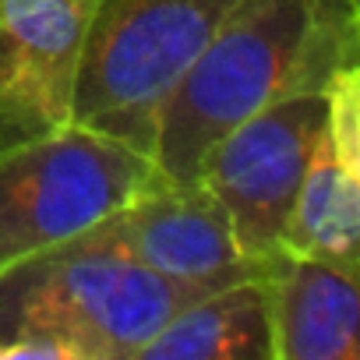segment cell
I'll list each match as a JSON object with an SVG mask.
<instances>
[{"mask_svg":"<svg viewBox=\"0 0 360 360\" xmlns=\"http://www.w3.org/2000/svg\"><path fill=\"white\" fill-rule=\"evenodd\" d=\"M103 226L134 262L188 286L219 290L265 269V262L240 255L226 209L202 188V180H152Z\"/></svg>","mask_w":360,"mask_h":360,"instance_id":"cell-6","label":"cell"},{"mask_svg":"<svg viewBox=\"0 0 360 360\" xmlns=\"http://www.w3.org/2000/svg\"><path fill=\"white\" fill-rule=\"evenodd\" d=\"M138 360H276L265 269L180 307Z\"/></svg>","mask_w":360,"mask_h":360,"instance_id":"cell-9","label":"cell"},{"mask_svg":"<svg viewBox=\"0 0 360 360\" xmlns=\"http://www.w3.org/2000/svg\"><path fill=\"white\" fill-rule=\"evenodd\" d=\"M325 127L283 226V251L356 272L360 248V71L339 64L325 82Z\"/></svg>","mask_w":360,"mask_h":360,"instance_id":"cell-7","label":"cell"},{"mask_svg":"<svg viewBox=\"0 0 360 360\" xmlns=\"http://www.w3.org/2000/svg\"><path fill=\"white\" fill-rule=\"evenodd\" d=\"M43 131H50V127L36 117V110L25 96L22 53H18L15 39L0 29V148L36 138Z\"/></svg>","mask_w":360,"mask_h":360,"instance_id":"cell-11","label":"cell"},{"mask_svg":"<svg viewBox=\"0 0 360 360\" xmlns=\"http://www.w3.org/2000/svg\"><path fill=\"white\" fill-rule=\"evenodd\" d=\"M233 8L237 0H96L68 120L148 155L155 106Z\"/></svg>","mask_w":360,"mask_h":360,"instance_id":"cell-3","label":"cell"},{"mask_svg":"<svg viewBox=\"0 0 360 360\" xmlns=\"http://www.w3.org/2000/svg\"><path fill=\"white\" fill-rule=\"evenodd\" d=\"M96 0H0L4 29L25 68V96L46 127L68 124L78 50Z\"/></svg>","mask_w":360,"mask_h":360,"instance_id":"cell-10","label":"cell"},{"mask_svg":"<svg viewBox=\"0 0 360 360\" xmlns=\"http://www.w3.org/2000/svg\"><path fill=\"white\" fill-rule=\"evenodd\" d=\"M325 89H290L205 155L198 180L226 209L244 258L269 262L279 251L311 148L325 127Z\"/></svg>","mask_w":360,"mask_h":360,"instance_id":"cell-5","label":"cell"},{"mask_svg":"<svg viewBox=\"0 0 360 360\" xmlns=\"http://www.w3.org/2000/svg\"><path fill=\"white\" fill-rule=\"evenodd\" d=\"M276 360H356L360 293L356 272L314 258L276 251L265 265Z\"/></svg>","mask_w":360,"mask_h":360,"instance_id":"cell-8","label":"cell"},{"mask_svg":"<svg viewBox=\"0 0 360 360\" xmlns=\"http://www.w3.org/2000/svg\"><path fill=\"white\" fill-rule=\"evenodd\" d=\"M152 180L145 152L89 124L0 148V272L106 223Z\"/></svg>","mask_w":360,"mask_h":360,"instance_id":"cell-4","label":"cell"},{"mask_svg":"<svg viewBox=\"0 0 360 360\" xmlns=\"http://www.w3.org/2000/svg\"><path fill=\"white\" fill-rule=\"evenodd\" d=\"M353 60V0H237L152 113L148 159L166 184H195L205 155L290 89H325Z\"/></svg>","mask_w":360,"mask_h":360,"instance_id":"cell-1","label":"cell"},{"mask_svg":"<svg viewBox=\"0 0 360 360\" xmlns=\"http://www.w3.org/2000/svg\"><path fill=\"white\" fill-rule=\"evenodd\" d=\"M212 290L166 279L92 226L0 272V346L46 342L64 360H138L152 335Z\"/></svg>","mask_w":360,"mask_h":360,"instance_id":"cell-2","label":"cell"}]
</instances>
